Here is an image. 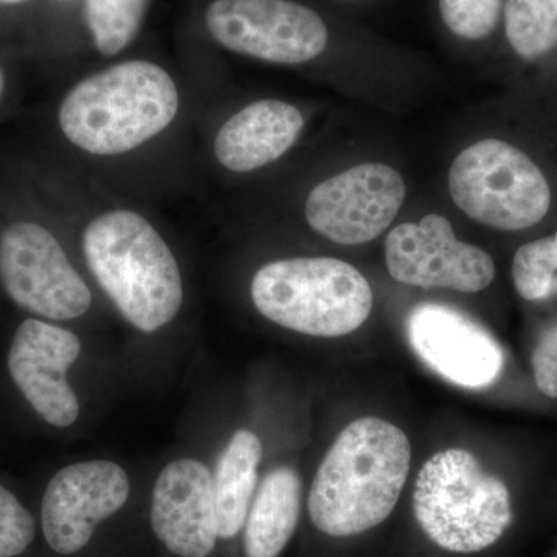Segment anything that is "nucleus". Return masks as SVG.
I'll return each mask as SVG.
<instances>
[{
    "instance_id": "nucleus-1",
    "label": "nucleus",
    "mask_w": 557,
    "mask_h": 557,
    "mask_svg": "<svg viewBox=\"0 0 557 557\" xmlns=\"http://www.w3.org/2000/svg\"><path fill=\"white\" fill-rule=\"evenodd\" d=\"M410 469V443L395 424L366 417L348 424L319 465L309 515L321 533L355 536L397 507Z\"/></svg>"
},
{
    "instance_id": "nucleus-2",
    "label": "nucleus",
    "mask_w": 557,
    "mask_h": 557,
    "mask_svg": "<svg viewBox=\"0 0 557 557\" xmlns=\"http://www.w3.org/2000/svg\"><path fill=\"white\" fill-rule=\"evenodd\" d=\"M83 249L98 284L139 332H157L177 317L178 263L148 220L126 209L106 212L84 231Z\"/></svg>"
},
{
    "instance_id": "nucleus-3",
    "label": "nucleus",
    "mask_w": 557,
    "mask_h": 557,
    "mask_svg": "<svg viewBox=\"0 0 557 557\" xmlns=\"http://www.w3.org/2000/svg\"><path fill=\"white\" fill-rule=\"evenodd\" d=\"M178 91L166 70L148 61L121 62L69 91L60 109L65 137L94 156H119L166 129Z\"/></svg>"
},
{
    "instance_id": "nucleus-4",
    "label": "nucleus",
    "mask_w": 557,
    "mask_h": 557,
    "mask_svg": "<svg viewBox=\"0 0 557 557\" xmlns=\"http://www.w3.org/2000/svg\"><path fill=\"white\" fill-rule=\"evenodd\" d=\"M251 298L259 313L274 324L321 338L355 332L373 307L368 278L333 258L267 263L252 277Z\"/></svg>"
},
{
    "instance_id": "nucleus-5",
    "label": "nucleus",
    "mask_w": 557,
    "mask_h": 557,
    "mask_svg": "<svg viewBox=\"0 0 557 557\" xmlns=\"http://www.w3.org/2000/svg\"><path fill=\"white\" fill-rule=\"evenodd\" d=\"M413 512L424 534L454 553L491 547L512 520L507 485L465 449L429 458L417 475Z\"/></svg>"
},
{
    "instance_id": "nucleus-6",
    "label": "nucleus",
    "mask_w": 557,
    "mask_h": 557,
    "mask_svg": "<svg viewBox=\"0 0 557 557\" xmlns=\"http://www.w3.org/2000/svg\"><path fill=\"white\" fill-rule=\"evenodd\" d=\"M449 193L468 218L502 231L530 228L552 207V190L537 164L496 138L474 143L454 160Z\"/></svg>"
},
{
    "instance_id": "nucleus-7",
    "label": "nucleus",
    "mask_w": 557,
    "mask_h": 557,
    "mask_svg": "<svg viewBox=\"0 0 557 557\" xmlns=\"http://www.w3.org/2000/svg\"><path fill=\"white\" fill-rule=\"evenodd\" d=\"M205 20L226 50L273 64L313 61L330 40L325 21L295 0H214Z\"/></svg>"
},
{
    "instance_id": "nucleus-8",
    "label": "nucleus",
    "mask_w": 557,
    "mask_h": 557,
    "mask_svg": "<svg viewBox=\"0 0 557 557\" xmlns=\"http://www.w3.org/2000/svg\"><path fill=\"white\" fill-rule=\"evenodd\" d=\"M0 282L17 307L70 321L91 306V293L53 234L35 222H16L0 236Z\"/></svg>"
},
{
    "instance_id": "nucleus-9",
    "label": "nucleus",
    "mask_w": 557,
    "mask_h": 557,
    "mask_svg": "<svg viewBox=\"0 0 557 557\" xmlns=\"http://www.w3.org/2000/svg\"><path fill=\"white\" fill-rule=\"evenodd\" d=\"M406 199L394 168L364 163L319 183L306 203L311 228L341 245H362L388 228Z\"/></svg>"
},
{
    "instance_id": "nucleus-10",
    "label": "nucleus",
    "mask_w": 557,
    "mask_h": 557,
    "mask_svg": "<svg viewBox=\"0 0 557 557\" xmlns=\"http://www.w3.org/2000/svg\"><path fill=\"white\" fill-rule=\"evenodd\" d=\"M386 265L401 284L479 293L496 276L494 260L474 245L457 239L449 220L438 214L403 223L386 239Z\"/></svg>"
},
{
    "instance_id": "nucleus-11",
    "label": "nucleus",
    "mask_w": 557,
    "mask_h": 557,
    "mask_svg": "<svg viewBox=\"0 0 557 557\" xmlns=\"http://www.w3.org/2000/svg\"><path fill=\"white\" fill-rule=\"evenodd\" d=\"M129 494V478L113 461H81L62 468L44 493L40 519L47 544L62 556L81 552L102 520L126 505Z\"/></svg>"
},
{
    "instance_id": "nucleus-12",
    "label": "nucleus",
    "mask_w": 557,
    "mask_h": 557,
    "mask_svg": "<svg viewBox=\"0 0 557 557\" xmlns=\"http://www.w3.org/2000/svg\"><path fill=\"white\" fill-rule=\"evenodd\" d=\"M408 339L421 361L456 386H490L504 368V351L474 319L445 304H420L410 311Z\"/></svg>"
},
{
    "instance_id": "nucleus-13",
    "label": "nucleus",
    "mask_w": 557,
    "mask_h": 557,
    "mask_svg": "<svg viewBox=\"0 0 557 557\" xmlns=\"http://www.w3.org/2000/svg\"><path fill=\"white\" fill-rule=\"evenodd\" d=\"M79 355L81 341L75 333L40 319H25L11 341V380L51 426L69 428L78 420L79 401L67 372Z\"/></svg>"
},
{
    "instance_id": "nucleus-14",
    "label": "nucleus",
    "mask_w": 557,
    "mask_h": 557,
    "mask_svg": "<svg viewBox=\"0 0 557 557\" xmlns=\"http://www.w3.org/2000/svg\"><path fill=\"white\" fill-rule=\"evenodd\" d=\"M150 525L180 557H208L219 539L214 487L209 469L194 458L171 461L153 486Z\"/></svg>"
},
{
    "instance_id": "nucleus-15",
    "label": "nucleus",
    "mask_w": 557,
    "mask_h": 557,
    "mask_svg": "<svg viewBox=\"0 0 557 557\" xmlns=\"http://www.w3.org/2000/svg\"><path fill=\"white\" fill-rule=\"evenodd\" d=\"M304 124L302 113L288 102H252L223 124L215 138V157L233 172L260 170L293 148Z\"/></svg>"
},
{
    "instance_id": "nucleus-16",
    "label": "nucleus",
    "mask_w": 557,
    "mask_h": 557,
    "mask_svg": "<svg viewBox=\"0 0 557 557\" xmlns=\"http://www.w3.org/2000/svg\"><path fill=\"white\" fill-rule=\"evenodd\" d=\"M302 483L295 469H274L260 483L245 522L247 557H277L299 523Z\"/></svg>"
},
{
    "instance_id": "nucleus-17",
    "label": "nucleus",
    "mask_w": 557,
    "mask_h": 557,
    "mask_svg": "<svg viewBox=\"0 0 557 557\" xmlns=\"http://www.w3.org/2000/svg\"><path fill=\"white\" fill-rule=\"evenodd\" d=\"M262 443L247 429L237 431L220 454L212 475L219 537L233 539L247 522L258 487Z\"/></svg>"
},
{
    "instance_id": "nucleus-18",
    "label": "nucleus",
    "mask_w": 557,
    "mask_h": 557,
    "mask_svg": "<svg viewBox=\"0 0 557 557\" xmlns=\"http://www.w3.org/2000/svg\"><path fill=\"white\" fill-rule=\"evenodd\" d=\"M505 33L523 60H536L557 49V0H507Z\"/></svg>"
},
{
    "instance_id": "nucleus-19",
    "label": "nucleus",
    "mask_w": 557,
    "mask_h": 557,
    "mask_svg": "<svg viewBox=\"0 0 557 557\" xmlns=\"http://www.w3.org/2000/svg\"><path fill=\"white\" fill-rule=\"evenodd\" d=\"M148 0H84L87 27L95 47L113 57L137 38Z\"/></svg>"
},
{
    "instance_id": "nucleus-20",
    "label": "nucleus",
    "mask_w": 557,
    "mask_h": 557,
    "mask_svg": "<svg viewBox=\"0 0 557 557\" xmlns=\"http://www.w3.org/2000/svg\"><path fill=\"white\" fill-rule=\"evenodd\" d=\"M512 281L520 298L531 302L557 295V231L516 251Z\"/></svg>"
},
{
    "instance_id": "nucleus-21",
    "label": "nucleus",
    "mask_w": 557,
    "mask_h": 557,
    "mask_svg": "<svg viewBox=\"0 0 557 557\" xmlns=\"http://www.w3.org/2000/svg\"><path fill=\"white\" fill-rule=\"evenodd\" d=\"M504 7V0H438L443 24L463 40L487 38L496 30Z\"/></svg>"
},
{
    "instance_id": "nucleus-22",
    "label": "nucleus",
    "mask_w": 557,
    "mask_h": 557,
    "mask_svg": "<svg viewBox=\"0 0 557 557\" xmlns=\"http://www.w3.org/2000/svg\"><path fill=\"white\" fill-rule=\"evenodd\" d=\"M30 512L13 493L0 485V557L22 555L35 539Z\"/></svg>"
},
{
    "instance_id": "nucleus-23",
    "label": "nucleus",
    "mask_w": 557,
    "mask_h": 557,
    "mask_svg": "<svg viewBox=\"0 0 557 557\" xmlns=\"http://www.w3.org/2000/svg\"><path fill=\"white\" fill-rule=\"evenodd\" d=\"M534 381L545 397L557 398V324L539 339L531 357Z\"/></svg>"
},
{
    "instance_id": "nucleus-24",
    "label": "nucleus",
    "mask_w": 557,
    "mask_h": 557,
    "mask_svg": "<svg viewBox=\"0 0 557 557\" xmlns=\"http://www.w3.org/2000/svg\"><path fill=\"white\" fill-rule=\"evenodd\" d=\"M3 91H5V73H3L2 65H0V101H2Z\"/></svg>"
},
{
    "instance_id": "nucleus-25",
    "label": "nucleus",
    "mask_w": 557,
    "mask_h": 557,
    "mask_svg": "<svg viewBox=\"0 0 557 557\" xmlns=\"http://www.w3.org/2000/svg\"><path fill=\"white\" fill-rule=\"evenodd\" d=\"M25 2V0H0V3H21Z\"/></svg>"
}]
</instances>
